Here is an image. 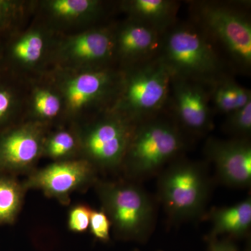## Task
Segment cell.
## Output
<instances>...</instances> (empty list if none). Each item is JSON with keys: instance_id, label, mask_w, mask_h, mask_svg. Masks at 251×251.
Masks as SVG:
<instances>
[{"instance_id": "obj_1", "label": "cell", "mask_w": 251, "mask_h": 251, "mask_svg": "<svg viewBox=\"0 0 251 251\" xmlns=\"http://www.w3.org/2000/svg\"><path fill=\"white\" fill-rule=\"evenodd\" d=\"M185 133L164 112L136 124L121 168L132 181L158 176L186 148Z\"/></svg>"}, {"instance_id": "obj_2", "label": "cell", "mask_w": 251, "mask_h": 251, "mask_svg": "<svg viewBox=\"0 0 251 251\" xmlns=\"http://www.w3.org/2000/svg\"><path fill=\"white\" fill-rule=\"evenodd\" d=\"M158 57L173 77L209 85L226 75L215 44L195 23H175L166 31Z\"/></svg>"}, {"instance_id": "obj_3", "label": "cell", "mask_w": 251, "mask_h": 251, "mask_svg": "<svg viewBox=\"0 0 251 251\" xmlns=\"http://www.w3.org/2000/svg\"><path fill=\"white\" fill-rule=\"evenodd\" d=\"M173 75L157 56L122 73L116 97L107 110L135 124L161 113L169 103Z\"/></svg>"}, {"instance_id": "obj_4", "label": "cell", "mask_w": 251, "mask_h": 251, "mask_svg": "<svg viewBox=\"0 0 251 251\" xmlns=\"http://www.w3.org/2000/svg\"><path fill=\"white\" fill-rule=\"evenodd\" d=\"M95 187L116 237L146 242L156 226V200L135 181L98 180Z\"/></svg>"}, {"instance_id": "obj_5", "label": "cell", "mask_w": 251, "mask_h": 251, "mask_svg": "<svg viewBox=\"0 0 251 251\" xmlns=\"http://www.w3.org/2000/svg\"><path fill=\"white\" fill-rule=\"evenodd\" d=\"M211 188L206 165L180 157L158 175L157 201L170 221L181 224L204 215Z\"/></svg>"}, {"instance_id": "obj_6", "label": "cell", "mask_w": 251, "mask_h": 251, "mask_svg": "<svg viewBox=\"0 0 251 251\" xmlns=\"http://www.w3.org/2000/svg\"><path fill=\"white\" fill-rule=\"evenodd\" d=\"M191 4L194 23L227 52L236 65L249 71L251 67L249 15L232 2L202 1Z\"/></svg>"}, {"instance_id": "obj_7", "label": "cell", "mask_w": 251, "mask_h": 251, "mask_svg": "<svg viewBox=\"0 0 251 251\" xmlns=\"http://www.w3.org/2000/svg\"><path fill=\"white\" fill-rule=\"evenodd\" d=\"M136 124L106 110L77 133L81 153L98 171L121 168Z\"/></svg>"}, {"instance_id": "obj_8", "label": "cell", "mask_w": 251, "mask_h": 251, "mask_svg": "<svg viewBox=\"0 0 251 251\" xmlns=\"http://www.w3.org/2000/svg\"><path fill=\"white\" fill-rule=\"evenodd\" d=\"M97 171L83 158L56 161L45 168L31 172L23 185L26 191L40 190L47 197L67 205L73 193L95 185L99 180Z\"/></svg>"}, {"instance_id": "obj_9", "label": "cell", "mask_w": 251, "mask_h": 251, "mask_svg": "<svg viewBox=\"0 0 251 251\" xmlns=\"http://www.w3.org/2000/svg\"><path fill=\"white\" fill-rule=\"evenodd\" d=\"M122 73L106 67L83 69L63 81L61 90L64 109L76 115L87 109L113 102Z\"/></svg>"}, {"instance_id": "obj_10", "label": "cell", "mask_w": 251, "mask_h": 251, "mask_svg": "<svg viewBox=\"0 0 251 251\" xmlns=\"http://www.w3.org/2000/svg\"><path fill=\"white\" fill-rule=\"evenodd\" d=\"M169 103L172 117L184 133L204 136L214 127L208 85L173 77Z\"/></svg>"}, {"instance_id": "obj_11", "label": "cell", "mask_w": 251, "mask_h": 251, "mask_svg": "<svg viewBox=\"0 0 251 251\" xmlns=\"http://www.w3.org/2000/svg\"><path fill=\"white\" fill-rule=\"evenodd\" d=\"M46 137L37 122L9 126L0 131V173L13 175L32 172L44 155Z\"/></svg>"}, {"instance_id": "obj_12", "label": "cell", "mask_w": 251, "mask_h": 251, "mask_svg": "<svg viewBox=\"0 0 251 251\" xmlns=\"http://www.w3.org/2000/svg\"><path fill=\"white\" fill-rule=\"evenodd\" d=\"M204 151L206 158L214 164L217 179L221 184L231 188L250 187V140L210 138L206 140Z\"/></svg>"}, {"instance_id": "obj_13", "label": "cell", "mask_w": 251, "mask_h": 251, "mask_svg": "<svg viewBox=\"0 0 251 251\" xmlns=\"http://www.w3.org/2000/svg\"><path fill=\"white\" fill-rule=\"evenodd\" d=\"M61 62L84 69L105 67L115 56V32L94 28L68 37L59 46Z\"/></svg>"}, {"instance_id": "obj_14", "label": "cell", "mask_w": 251, "mask_h": 251, "mask_svg": "<svg viewBox=\"0 0 251 251\" xmlns=\"http://www.w3.org/2000/svg\"><path fill=\"white\" fill-rule=\"evenodd\" d=\"M114 32L115 56L125 62L127 68L156 57L164 34L144 23L130 19Z\"/></svg>"}, {"instance_id": "obj_15", "label": "cell", "mask_w": 251, "mask_h": 251, "mask_svg": "<svg viewBox=\"0 0 251 251\" xmlns=\"http://www.w3.org/2000/svg\"><path fill=\"white\" fill-rule=\"evenodd\" d=\"M2 72L14 67H34L44 58L47 50L46 36L41 29H31L24 34L11 31L0 37Z\"/></svg>"}, {"instance_id": "obj_16", "label": "cell", "mask_w": 251, "mask_h": 251, "mask_svg": "<svg viewBox=\"0 0 251 251\" xmlns=\"http://www.w3.org/2000/svg\"><path fill=\"white\" fill-rule=\"evenodd\" d=\"M122 9L128 19L144 23L164 34L176 23L179 4L172 0H128Z\"/></svg>"}, {"instance_id": "obj_17", "label": "cell", "mask_w": 251, "mask_h": 251, "mask_svg": "<svg viewBox=\"0 0 251 251\" xmlns=\"http://www.w3.org/2000/svg\"><path fill=\"white\" fill-rule=\"evenodd\" d=\"M210 217L212 227L209 237L224 234L231 239L247 237L251 226V198L232 206L214 209Z\"/></svg>"}, {"instance_id": "obj_18", "label": "cell", "mask_w": 251, "mask_h": 251, "mask_svg": "<svg viewBox=\"0 0 251 251\" xmlns=\"http://www.w3.org/2000/svg\"><path fill=\"white\" fill-rule=\"evenodd\" d=\"M208 87L211 106L214 111L219 113L229 115L251 101V90L226 77V75Z\"/></svg>"}, {"instance_id": "obj_19", "label": "cell", "mask_w": 251, "mask_h": 251, "mask_svg": "<svg viewBox=\"0 0 251 251\" xmlns=\"http://www.w3.org/2000/svg\"><path fill=\"white\" fill-rule=\"evenodd\" d=\"M50 16L59 22L75 23L92 21L103 11V3L98 0H51L45 3Z\"/></svg>"}, {"instance_id": "obj_20", "label": "cell", "mask_w": 251, "mask_h": 251, "mask_svg": "<svg viewBox=\"0 0 251 251\" xmlns=\"http://www.w3.org/2000/svg\"><path fill=\"white\" fill-rule=\"evenodd\" d=\"M26 190L13 175L0 173V224H12L22 209Z\"/></svg>"}, {"instance_id": "obj_21", "label": "cell", "mask_w": 251, "mask_h": 251, "mask_svg": "<svg viewBox=\"0 0 251 251\" xmlns=\"http://www.w3.org/2000/svg\"><path fill=\"white\" fill-rule=\"evenodd\" d=\"M77 151H80L78 136L71 130H57L44 142V155L56 161L72 159Z\"/></svg>"}, {"instance_id": "obj_22", "label": "cell", "mask_w": 251, "mask_h": 251, "mask_svg": "<svg viewBox=\"0 0 251 251\" xmlns=\"http://www.w3.org/2000/svg\"><path fill=\"white\" fill-rule=\"evenodd\" d=\"M33 114L39 120H52L58 116L64 108L62 96L47 87H38L34 91L31 98Z\"/></svg>"}, {"instance_id": "obj_23", "label": "cell", "mask_w": 251, "mask_h": 251, "mask_svg": "<svg viewBox=\"0 0 251 251\" xmlns=\"http://www.w3.org/2000/svg\"><path fill=\"white\" fill-rule=\"evenodd\" d=\"M8 74H0V131L11 126L17 111L18 97L14 86L9 82Z\"/></svg>"}, {"instance_id": "obj_24", "label": "cell", "mask_w": 251, "mask_h": 251, "mask_svg": "<svg viewBox=\"0 0 251 251\" xmlns=\"http://www.w3.org/2000/svg\"><path fill=\"white\" fill-rule=\"evenodd\" d=\"M223 128L234 138L249 139L251 134V101L226 115Z\"/></svg>"}, {"instance_id": "obj_25", "label": "cell", "mask_w": 251, "mask_h": 251, "mask_svg": "<svg viewBox=\"0 0 251 251\" xmlns=\"http://www.w3.org/2000/svg\"><path fill=\"white\" fill-rule=\"evenodd\" d=\"M23 11L21 1L0 0V37L14 30Z\"/></svg>"}, {"instance_id": "obj_26", "label": "cell", "mask_w": 251, "mask_h": 251, "mask_svg": "<svg viewBox=\"0 0 251 251\" xmlns=\"http://www.w3.org/2000/svg\"><path fill=\"white\" fill-rule=\"evenodd\" d=\"M91 233L100 242L107 243L110 241L112 226L108 216L103 210H94L91 213L90 226Z\"/></svg>"}, {"instance_id": "obj_27", "label": "cell", "mask_w": 251, "mask_h": 251, "mask_svg": "<svg viewBox=\"0 0 251 251\" xmlns=\"http://www.w3.org/2000/svg\"><path fill=\"white\" fill-rule=\"evenodd\" d=\"M92 209L86 204L73 206L69 211L68 226L74 232H84L90 226Z\"/></svg>"}, {"instance_id": "obj_28", "label": "cell", "mask_w": 251, "mask_h": 251, "mask_svg": "<svg viewBox=\"0 0 251 251\" xmlns=\"http://www.w3.org/2000/svg\"><path fill=\"white\" fill-rule=\"evenodd\" d=\"M206 241L208 244V251H240L229 238L219 239V237L208 236Z\"/></svg>"}, {"instance_id": "obj_29", "label": "cell", "mask_w": 251, "mask_h": 251, "mask_svg": "<svg viewBox=\"0 0 251 251\" xmlns=\"http://www.w3.org/2000/svg\"><path fill=\"white\" fill-rule=\"evenodd\" d=\"M2 72V68H1V40H0V74Z\"/></svg>"}, {"instance_id": "obj_30", "label": "cell", "mask_w": 251, "mask_h": 251, "mask_svg": "<svg viewBox=\"0 0 251 251\" xmlns=\"http://www.w3.org/2000/svg\"><path fill=\"white\" fill-rule=\"evenodd\" d=\"M133 251H139L138 250H137V249H135V250Z\"/></svg>"}, {"instance_id": "obj_31", "label": "cell", "mask_w": 251, "mask_h": 251, "mask_svg": "<svg viewBox=\"0 0 251 251\" xmlns=\"http://www.w3.org/2000/svg\"></svg>"}]
</instances>
